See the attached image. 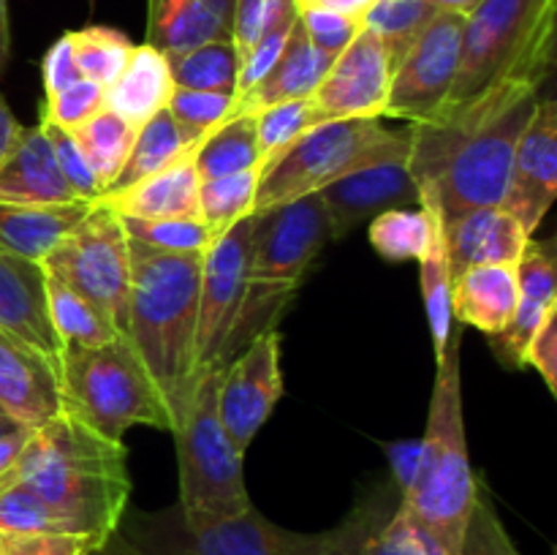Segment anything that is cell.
I'll use <instances>...</instances> for the list:
<instances>
[{
  "instance_id": "1",
  "label": "cell",
  "mask_w": 557,
  "mask_h": 555,
  "mask_svg": "<svg viewBox=\"0 0 557 555\" xmlns=\"http://www.w3.org/2000/svg\"><path fill=\"white\" fill-rule=\"evenodd\" d=\"M539 101V87L506 82L408 125V172L419 188L433 190L444 221L504 205L517 145Z\"/></svg>"
},
{
  "instance_id": "2",
  "label": "cell",
  "mask_w": 557,
  "mask_h": 555,
  "mask_svg": "<svg viewBox=\"0 0 557 555\" xmlns=\"http://www.w3.org/2000/svg\"><path fill=\"white\" fill-rule=\"evenodd\" d=\"M16 482L41 498L54 533L103 542L128 509V452L63 411L33 430Z\"/></svg>"
},
{
  "instance_id": "3",
  "label": "cell",
  "mask_w": 557,
  "mask_h": 555,
  "mask_svg": "<svg viewBox=\"0 0 557 555\" xmlns=\"http://www.w3.org/2000/svg\"><path fill=\"white\" fill-rule=\"evenodd\" d=\"M397 504H389L384 490L321 533L288 531L256 506L234 517H190L180 504L161 511L125 509L117 531L145 555H359L364 536L392 517Z\"/></svg>"
},
{
  "instance_id": "4",
  "label": "cell",
  "mask_w": 557,
  "mask_h": 555,
  "mask_svg": "<svg viewBox=\"0 0 557 555\" xmlns=\"http://www.w3.org/2000/svg\"><path fill=\"white\" fill-rule=\"evenodd\" d=\"M128 250L131 305L125 337L161 392L174 428L196 373V319L205 254H166L131 237Z\"/></svg>"
},
{
  "instance_id": "5",
  "label": "cell",
  "mask_w": 557,
  "mask_h": 555,
  "mask_svg": "<svg viewBox=\"0 0 557 555\" xmlns=\"http://www.w3.org/2000/svg\"><path fill=\"white\" fill-rule=\"evenodd\" d=\"M460 341L462 330L455 326L444 357L435 362V386L422 435L419 471L411 488L400 495L403 509L444 547L446 555H460L479 490L462 417Z\"/></svg>"
},
{
  "instance_id": "6",
  "label": "cell",
  "mask_w": 557,
  "mask_h": 555,
  "mask_svg": "<svg viewBox=\"0 0 557 555\" xmlns=\"http://www.w3.org/2000/svg\"><path fill=\"white\" fill-rule=\"evenodd\" d=\"M555 16L557 0H482L466 16L460 71L444 107L506 82L542 90L555 69Z\"/></svg>"
},
{
  "instance_id": "7",
  "label": "cell",
  "mask_w": 557,
  "mask_h": 555,
  "mask_svg": "<svg viewBox=\"0 0 557 555\" xmlns=\"http://www.w3.org/2000/svg\"><path fill=\"white\" fill-rule=\"evenodd\" d=\"M411 131L386 128L384 118H341L315 125L281 156L261 163L253 212L319 194L335 180L379 161H406Z\"/></svg>"
},
{
  "instance_id": "8",
  "label": "cell",
  "mask_w": 557,
  "mask_h": 555,
  "mask_svg": "<svg viewBox=\"0 0 557 555\" xmlns=\"http://www.w3.org/2000/svg\"><path fill=\"white\" fill-rule=\"evenodd\" d=\"M223 368H196L172 435L177 441L180 509L190 517H234L248 511L243 452L218 411Z\"/></svg>"
},
{
  "instance_id": "9",
  "label": "cell",
  "mask_w": 557,
  "mask_h": 555,
  "mask_svg": "<svg viewBox=\"0 0 557 555\" xmlns=\"http://www.w3.org/2000/svg\"><path fill=\"white\" fill-rule=\"evenodd\" d=\"M60 375L65 411L107 439L123 441L134 424L172 430L166 403L128 337H114L103 346H65Z\"/></svg>"
},
{
  "instance_id": "10",
  "label": "cell",
  "mask_w": 557,
  "mask_h": 555,
  "mask_svg": "<svg viewBox=\"0 0 557 555\" xmlns=\"http://www.w3.org/2000/svg\"><path fill=\"white\" fill-rule=\"evenodd\" d=\"M38 264L90 299L120 335H128L131 250L123 221L112 210L92 205Z\"/></svg>"
},
{
  "instance_id": "11",
  "label": "cell",
  "mask_w": 557,
  "mask_h": 555,
  "mask_svg": "<svg viewBox=\"0 0 557 555\" xmlns=\"http://www.w3.org/2000/svg\"><path fill=\"white\" fill-rule=\"evenodd\" d=\"M250 261L253 212L232 223L201 256L196 368H226L232 362L243 319L248 316Z\"/></svg>"
},
{
  "instance_id": "12",
  "label": "cell",
  "mask_w": 557,
  "mask_h": 555,
  "mask_svg": "<svg viewBox=\"0 0 557 555\" xmlns=\"http://www.w3.org/2000/svg\"><path fill=\"white\" fill-rule=\"evenodd\" d=\"M330 239V215L319 194L253 212L248 310L253 303H270L294 294Z\"/></svg>"
},
{
  "instance_id": "13",
  "label": "cell",
  "mask_w": 557,
  "mask_h": 555,
  "mask_svg": "<svg viewBox=\"0 0 557 555\" xmlns=\"http://www.w3.org/2000/svg\"><path fill=\"white\" fill-rule=\"evenodd\" d=\"M462 33L466 14L438 11L433 16L428 30L408 49L392 74L384 118L406 120L411 125L441 112L460 71Z\"/></svg>"
},
{
  "instance_id": "14",
  "label": "cell",
  "mask_w": 557,
  "mask_h": 555,
  "mask_svg": "<svg viewBox=\"0 0 557 555\" xmlns=\"http://www.w3.org/2000/svg\"><path fill=\"white\" fill-rule=\"evenodd\" d=\"M283 395L281 335L275 326L259 332L234 362L223 368L218 411L239 452L250 446Z\"/></svg>"
},
{
  "instance_id": "15",
  "label": "cell",
  "mask_w": 557,
  "mask_h": 555,
  "mask_svg": "<svg viewBox=\"0 0 557 555\" xmlns=\"http://www.w3.org/2000/svg\"><path fill=\"white\" fill-rule=\"evenodd\" d=\"M392 74L395 65L386 47L362 27L357 38L332 60L324 82L315 87L313 101L326 120L384 118Z\"/></svg>"
},
{
  "instance_id": "16",
  "label": "cell",
  "mask_w": 557,
  "mask_h": 555,
  "mask_svg": "<svg viewBox=\"0 0 557 555\" xmlns=\"http://www.w3.org/2000/svg\"><path fill=\"white\" fill-rule=\"evenodd\" d=\"M557 196V103L539 101L517 145L504 210L533 237Z\"/></svg>"
},
{
  "instance_id": "17",
  "label": "cell",
  "mask_w": 557,
  "mask_h": 555,
  "mask_svg": "<svg viewBox=\"0 0 557 555\" xmlns=\"http://www.w3.org/2000/svg\"><path fill=\"white\" fill-rule=\"evenodd\" d=\"M332 226V239H343L397 207H419V185L406 161H379L357 169L319 190Z\"/></svg>"
},
{
  "instance_id": "18",
  "label": "cell",
  "mask_w": 557,
  "mask_h": 555,
  "mask_svg": "<svg viewBox=\"0 0 557 555\" xmlns=\"http://www.w3.org/2000/svg\"><path fill=\"white\" fill-rule=\"evenodd\" d=\"M517 308L504 332L490 337L495 357L506 368H525V348L539 326L553 310H557V270H555V239H528L520 261H517Z\"/></svg>"
},
{
  "instance_id": "19",
  "label": "cell",
  "mask_w": 557,
  "mask_h": 555,
  "mask_svg": "<svg viewBox=\"0 0 557 555\" xmlns=\"http://www.w3.org/2000/svg\"><path fill=\"white\" fill-rule=\"evenodd\" d=\"M44 281L38 261L0 245V332L60 365L63 343L49 324Z\"/></svg>"
},
{
  "instance_id": "20",
  "label": "cell",
  "mask_w": 557,
  "mask_h": 555,
  "mask_svg": "<svg viewBox=\"0 0 557 555\" xmlns=\"http://www.w3.org/2000/svg\"><path fill=\"white\" fill-rule=\"evenodd\" d=\"M0 408L27 428H41L65 411L60 365L0 332Z\"/></svg>"
},
{
  "instance_id": "21",
  "label": "cell",
  "mask_w": 557,
  "mask_h": 555,
  "mask_svg": "<svg viewBox=\"0 0 557 555\" xmlns=\"http://www.w3.org/2000/svg\"><path fill=\"white\" fill-rule=\"evenodd\" d=\"M451 281L471 267L517 264L531 234L504 207H479L444 221Z\"/></svg>"
},
{
  "instance_id": "22",
  "label": "cell",
  "mask_w": 557,
  "mask_h": 555,
  "mask_svg": "<svg viewBox=\"0 0 557 555\" xmlns=\"http://www.w3.org/2000/svg\"><path fill=\"white\" fill-rule=\"evenodd\" d=\"M0 201L5 205H65L79 201L65 183L41 123L22 125L20 139L0 161Z\"/></svg>"
},
{
  "instance_id": "23",
  "label": "cell",
  "mask_w": 557,
  "mask_h": 555,
  "mask_svg": "<svg viewBox=\"0 0 557 555\" xmlns=\"http://www.w3.org/2000/svg\"><path fill=\"white\" fill-rule=\"evenodd\" d=\"M237 0H147L145 44L174 58L207 41L232 38Z\"/></svg>"
},
{
  "instance_id": "24",
  "label": "cell",
  "mask_w": 557,
  "mask_h": 555,
  "mask_svg": "<svg viewBox=\"0 0 557 555\" xmlns=\"http://www.w3.org/2000/svg\"><path fill=\"white\" fill-rule=\"evenodd\" d=\"M199 185L194 152H188L128 188L107 190L92 205L107 207L117 218H199Z\"/></svg>"
},
{
  "instance_id": "25",
  "label": "cell",
  "mask_w": 557,
  "mask_h": 555,
  "mask_svg": "<svg viewBox=\"0 0 557 555\" xmlns=\"http://www.w3.org/2000/svg\"><path fill=\"white\" fill-rule=\"evenodd\" d=\"M332 60L335 58H330V54H324L310 44L308 33H305L302 22L297 16L286 49L281 52L277 63L272 65L270 74L253 90H248L239 101H234L232 114H256L267 107H275V103L294 101V98H310L315 87L324 82Z\"/></svg>"
},
{
  "instance_id": "26",
  "label": "cell",
  "mask_w": 557,
  "mask_h": 555,
  "mask_svg": "<svg viewBox=\"0 0 557 555\" xmlns=\"http://www.w3.org/2000/svg\"><path fill=\"white\" fill-rule=\"evenodd\" d=\"M517 264L471 267L451 281V316L493 337L504 332L517 308Z\"/></svg>"
},
{
  "instance_id": "27",
  "label": "cell",
  "mask_w": 557,
  "mask_h": 555,
  "mask_svg": "<svg viewBox=\"0 0 557 555\" xmlns=\"http://www.w3.org/2000/svg\"><path fill=\"white\" fill-rule=\"evenodd\" d=\"M174 92L166 54L150 44H136L117 79L103 90V107L112 109L134 128H141L152 114L166 109Z\"/></svg>"
},
{
  "instance_id": "28",
  "label": "cell",
  "mask_w": 557,
  "mask_h": 555,
  "mask_svg": "<svg viewBox=\"0 0 557 555\" xmlns=\"http://www.w3.org/2000/svg\"><path fill=\"white\" fill-rule=\"evenodd\" d=\"M92 201L65 205H5L0 201V245L30 261H41L82 218Z\"/></svg>"
},
{
  "instance_id": "29",
  "label": "cell",
  "mask_w": 557,
  "mask_h": 555,
  "mask_svg": "<svg viewBox=\"0 0 557 555\" xmlns=\"http://www.w3.org/2000/svg\"><path fill=\"white\" fill-rule=\"evenodd\" d=\"M419 205H428L430 212H433V234H430L428 250L419 259V270H422L419 281H422L424 313H428L435 362H438L444 357L451 330H455V316H451V270L449 256H446L444 215H441V205L433 190L419 188Z\"/></svg>"
},
{
  "instance_id": "30",
  "label": "cell",
  "mask_w": 557,
  "mask_h": 555,
  "mask_svg": "<svg viewBox=\"0 0 557 555\" xmlns=\"http://www.w3.org/2000/svg\"><path fill=\"white\" fill-rule=\"evenodd\" d=\"M264 163L253 114H232L223 125L201 139L194 150V166L199 180L226 177Z\"/></svg>"
},
{
  "instance_id": "31",
  "label": "cell",
  "mask_w": 557,
  "mask_h": 555,
  "mask_svg": "<svg viewBox=\"0 0 557 555\" xmlns=\"http://www.w3.org/2000/svg\"><path fill=\"white\" fill-rule=\"evenodd\" d=\"M47 275V272H44ZM44 292H47V313L49 324H52L58 341L65 346H103V343L123 337L112 326V321L90 303L58 281L54 275H47L44 281Z\"/></svg>"
},
{
  "instance_id": "32",
  "label": "cell",
  "mask_w": 557,
  "mask_h": 555,
  "mask_svg": "<svg viewBox=\"0 0 557 555\" xmlns=\"http://www.w3.org/2000/svg\"><path fill=\"white\" fill-rule=\"evenodd\" d=\"M136 131L128 120H123L120 114H114L112 109H98L90 120H85L82 125L71 128L76 145H79L82 156H85L87 166L96 174L98 185H101V194L114 183V177L120 174L123 163L128 161V152L134 147Z\"/></svg>"
},
{
  "instance_id": "33",
  "label": "cell",
  "mask_w": 557,
  "mask_h": 555,
  "mask_svg": "<svg viewBox=\"0 0 557 555\" xmlns=\"http://www.w3.org/2000/svg\"><path fill=\"white\" fill-rule=\"evenodd\" d=\"M188 152L194 150L183 145V136H180L169 109H161V112L152 114V118L136 131L128 161L123 163V169H120V174L114 177V183L109 185L107 190L128 188V185L139 183V180L172 166L174 161H180V158L188 156ZM107 190H103V194H107Z\"/></svg>"
},
{
  "instance_id": "34",
  "label": "cell",
  "mask_w": 557,
  "mask_h": 555,
  "mask_svg": "<svg viewBox=\"0 0 557 555\" xmlns=\"http://www.w3.org/2000/svg\"><path fill=\"white\" fill-rule=\"evenodd\" d=\"M169 60L174 87L185 90H205L232 96L237 92L239 79V54L232 38L221 41H207L188 49L183 54H174Z\"/></svg>"
},
{
  "instance_id": "35",
  "label": "cell",
  "mask_w": 557,
  "mask_h": 555,
  "mask_svg": "<svg viewBox=\"0 0 557 555\" xmlns=\"http://www.w3.org/2000/svg\"><path fill=\"white\" fill-rule=\"evenodd\" d=\"M438 11L435 0H375L364 14L362 27L384 44L397 69Z\"/></svg>"
},
{
  "instance_id": "36",
  "label": "cell",
  "mask_w": 557,
  "mask_h": 555,
  "mask_svg": "<svg viewBox=\"0 0 557 555\" xmlns=\"http://www.w3.org/2000/svg\"><path fill=\"white\" fill-rule=\"evenodd\" d=\"M433 234V212L428 205L397 207L370 221V245L386 261H419Z\"/></svg>"
},
{
  "instance_id": "37",
  "label": "cell",
  "mask_w": 557,
  "mask_h": 555,
  "mask_svg": "<svg viewBox=\"0 0 557 555\" xmlns=\"http://www.w3.org/2000/svg\"><path fill=\"white\" fill-rule=\"evenodd\" d=\"M261 166L245 172L226 174V177L201 180L199 185V218L207 223L212 243L226 232L232 223L253 212L256 188H259Z\"/></svg>"
},
{
  "instance_id": "38",
  "label": "cell",
  "mask_w": 557,
  "mask_h": 555,
  "mask_svg": "<svg viewBox=\"0 0 557 555\" xmlns=\"http://www.w3.org/2000/svg\"><path fill=\"white\" fill-rule=\"evenodd\" d=\"M69 36H71V47H74L76 69H79L82 79L96 82V85H101L103 90L117 79L120 71L125 69V63H128L131 52H134L136 47L125 33L114 30V27H103V25L69 30Z\"/></svg>"
},
{
  "instance_id": "39",
  "label": "cell",
  "mask_w": 557,
  "mask_h": 555,
  "mask_svg": "<svg viewBox=\"0 0 557 555\" xmlns=\"http://www.w3.org/2000/svg\"><path fill=\"white\" fill-rule=\"evenodd\" d=\"M253 118L264 163L272 161L275 156H281L288 145H294V141L302 134H308L310 128L326 123V114L321 112L319 103L313 101V96L275 103V107H267L261 109V112H256Z\"/></svg>"
},
{
  "instance_id": "40",
  "label": "cell",
  "mask_w": 557,
  "mask_h": 555,
  "mask_svg": "<svg viewBox=\"0 0 557 555\" xmlns=\"http://www.w3.org/2000/svg\"><path fill=\"white\" fill-rule=\"evenodd\" d=\"M174 125H177L183 145L196 150L207 134L226 123L234 112V98L223 92H205V90H185L174 87L172 98L166 103Z\"/></svg>"
},
{
  "instance_id": "41",
  "label": "cell",
  "mask_w": 557,
  "mask_h": 555,
  "mask_svg": "<svg viewBox=\"0 0 557 555\" xmlns=\"http://www.w3.org/2000/svg\"><path fill=\"white\" fill-rule=\"evenodd\" d=\"M131 239L166 254H205L212 234L201 218H120Z\"/></svg>"
},
{
  "instance_id": "42",
  "label": "cell",
  "mask_w": 557,
  "mask_h": 555,
  "mask_svg": "<svg viewBox=\"0 0 557 555\" xmlns=\"http://www.w3.org/2000/svg\"><path fill=\"white\" fill-rule=\"evenodd\" d=\"M359 555H446L444 547L397 504L392 517L364 536Z\"/></svg>"
},
{
  "instance_id": "43",
  "label": "cell",
  "mask_w": 557,
  "mask_h": 555,
  "mask_svg": "<svg viewBox=\"0 0 557 555\" xmlns=\"http://www.w3.org/2000/svg\"><path fill=\"white\" fill-rule=\"evenodd\" d=\"M38 123H41L44 134H47L49 145H52L54 161H58L60 172H63L65 183L71 185V190H74L76 199L96 201L98 196H101V185H98L96 174H92L90 166H87L85 156H82L79 145H76V139H74V134H71L69 128H63V125L52 123L49 118H44L41 112H38Z\"/></svg>"
},
{
  "instance_id": "44",
  "label": "cell",
  "mask_w": 557,
  "mask_h": 555,
  "mask_svg": "<svg viewBox=\"0 0 557 555\" xmlns=\"http://www.w3.org/2000/svg\"><path fill=\"white\" fill-rule=\"evenodd\" d=\"M460 555H520L506 528L500 526L482 482H479L471 520H468L466 536H462Z\"/></svg>"
},
{
  "instance_id": "45",
  "label": "cell",
  "mask_w": 557,
  "mask_h": 555,
  "mask_svg": "<svg viewBox=\"0 0 557 555\" xmlns=\"http://www.w3.org/2000/svg\"><path fill=\"white\" fill-rule=\"evenodd\" d=\"M297 16H299V3H297V11H292V14H286L283 20H277L275 25H272L270 30H267L264 36L253 44V49L245 54V60L239 63V79H237V92H234V101H239L245 92L253 90V87L259 85L267 74H270V69L277 63V58H281L283 49H286V41H288V36H292V27H294V22H297Z\"/></svg>"
},
{
  "instance_id": "46",
  "label": "cell",
  "mask_w": 557,
  "mask_h": 555,
  "mask_svg": "<svg viewBox=\"0 0 557 555\" xmlns=\"http://www.w3.org/2000/svg\"><path fill=\"white\" fill-rule=\"evenodd\" d=\"M297 11V0H237L234 5V27H232V41L237 47L239 63L245 54L253 49V44L283 20L286 14Z\"/></svg>"
},
{
  "instance_id": "47",
  "label": "cell",
  "mask_w": 557,
  "mask_h": 555,
  "mask_svg": "<svg viewBox=\"0 0 557 555\" xmlns=\"http://www.w3.org/2000/svg\"><path fill=\"white\" fill-rule=\"evenodd\" d=\"M299 22H302L305 33H308L310 44L324 54H330V58H337L357 38V33L362 30V22L305 3H299Z\"/></svg>"
},
{
  "instance_id": "48",
  "label": "cell",
  "mask_w": 557,
  "mask_h": 555,
  "mask_svg": "<svg viewBox=\"0 0 557 555\" xmlns=\"http://www.w3.org/2000/svg\"><path fill=\"white\" fill-rule=\"evenodd\" d=\"M98 109H103V87L87 79H79L69 90L58 92V96L41 103L44 118H49L52 123L63 125L69 131L90 120Z\"/></svg>"
},
{
  "instance_id": "49",
  "label": "cell",
  "mask_w": 557,
  "mask_h": 555,
  "mask_svg": "<svg viewBox=\"0 0 557 555\" xmlns=\"http://www.w3.org/2000/svg\"><path fill=\"white\" fill-rule=\"evenodd\" d=\"M96 544L74 533H0V555H87Z\"/></svg>"
},
{
  "instance_id": "50",
  "label": "cell",
  "mask_w": 557,
  "mask_h": 555,
  "mask_svg": "<svg viewBox=\"0 0 557 555\" xmlns=\"http://www.w3.org/2000/svg\"><path fill=\"white\" fill-rule=\"evenodd\" d=\"M41 74H44V92H47L44 101L54 98L58 92L69 90L71 85H76V82L82 79L79 69H76L74 47H71L69 33H63V36L49 47V52L44 54Z\"/></svg>"
},
{
  "instance_id": "51",
  "label": "cell",
  "mask_w": 557,
  "mask_h": 555,
  "mask_svg": "<svg viewBox=\"0 0 557 555\" xmlns=\"http://www.w3.org/2000/svg\"><path fill=\"white\" fill-rule=\"evenodd\" d=\"M525 365L536 368L547 390L557 395V310L544 319V324L539 326V332L528 343Z\"/></svg>"
},
{
  "instance_id": "52",
  "label": "cell",
  "mask_w": 557,
  "mask_h": 555,
  "mask_svg": "<svg viewBox=\"0 0 557 555\" xmlns=\"http://www.w3.org/2000/svg\"><path fill=\"white\" fill-rule=\"evenodd\" d=\"M33 430L27 424H20L11 433L0 435V493L11 488V484L20 479V466H22V455H25V446L30 441Z\"/></svg>"
},
{
  "instance_id": "53",
  "label": "cell",
  "mask_w": 557,
  "mask_h": 555,
  "mask_svg": "<svg viewBox=\"0 0 557 555\" xmlns=\"http://www.w3.org/2000/svg\"><path fill=\"white\" fill-rule=\"evenodd\" d=\"M386 457H389L392 477H395L397 493H406L413 484L419 471V457H422V439L419 441H395L386 444Z\"/></svg>"
},
{
  "instance_id": "54",
  "label": "cell",
  "mask_w": 557,
  "mask_h": 555,
  "mask_svg": "<svg viewBox=\"0 0 557 555\" xmlns=\"http://www.w3.org/2000/svg\"><path fill=\"white\" fill-rule=\"evenodd\" d=\"M299 3V0H297ZM305 5H319V9L326 11H335V14L348 16V20H357L362 22L364 14L373 9L375 0H302Z\"/></svg>"
},
{
  "instance_id": "55",
  "label": "cell",
  "mask_w": 557,
  "mask_h": 555,
  "mask_svg": "<svg viewBox=\"0 0 557 555\" xmlns=\"http://www.w3.org/2000/svg\"><path fill=\"white\" fill-rule=\"evenodd\" d=\"M20 120L14 118V112L9 109V103L3 101V96H0V161H3L5 156H9V150L14 147V141L20 139Z\"/></svg>"
},
{
  "instance_id": "56",
  "label": "cell",
  "mask_w": 557,
  "mask_h": 555,
  "mask_svg": "<svg viewBox=\"0 0 557 555\" xmlns=\"http://www.w3.org/2000/svg\"><path fill=\"white\" fill-rule=\"evenodd\" d=\"M87 555H145V553H141V550H136L134 544L123 536V533L114 531V533H109L101 544H96V547H92Z\"/></svg>"
},
{
  "instance_id": "57",
  "label": "cell",
  "mask_w": 557,
  "mask_h": 555,
  "mask_svg": "<svg viewBox=\"0 0 557 555\" xmlns=\"http://www.w3.org/2000/svg\"><path fill=\"white\" fill-rule=\"evenodd\" d=\"M11 54V25H9V0H0V74Z\"/></svg>"
},
{
  "instance_id": "58",
  "label": "cell",
  "mask_w": 557,
  "mask_h": 555,
  "mask_svg": "<svg viewBox=\"0 0 557 555\" xmlns=\"http://www.w3.org/2000/svg\"><path fill=\"white\" fill-rule=\"evenodd\" d=\"M482 3V0H435V5H438L441 11H457V14H471L476 5Z\"/></svg>"
},
{
  "instance_id": "59",
  "label": "cell",
  "mask_w": 557,
  "mask_h": 555,
  "mask_svg": "<svg viewBox=\"0 0 557 555\" xmlns=\"http://www.w3.org/2000/svg\"><path fill=\"white\" fill-rule=\"evenodd\" d=\"M14 428H20V422H14L11 417H0V435L3 433H11Z\"/></svg>"
},
{
  "instance_id": "60",
  "label": "cell",
  "mask_w": 557,
  "mask_h": 555,
  "mask_svg": "<svg viewBox=\"0 0 557 555\" xmlns=\"http://www.w3.org/2000/svg\"><path fill=\"white\" fill-rule=\"evenodd\" d=\"M0 417H5V414H3V408H0Z\"/></svg>"
},
{
  "instance_id": "61",
  "label": "cell",
  "mask_w": 557,
  "mask_h": 555,
  "mask_svg": "<svg viewBox=\"0 0 557 555\" xmlns=\"http://www.w3.org/2000/svg\"><path fill=\"white\" fill-rule=\"evenodd\" d=\"M87 3H90V5H92V3H96V0H87Z\"/></svg>"
},
{
  "instance_id": "62",
  "label": "cell",
  "mask_w": 557,
  "mask_h": 555,
  "mask_svg": "<svg viewBox=\"0 0 557 555\" xmlns=\"http://www.w3.org/2000/svg\"><path fill=\"white\" fill-rule=\"evenodd\" d=\"M299 3H302V0H299Z\"/></svg>"
}]
</instances>
